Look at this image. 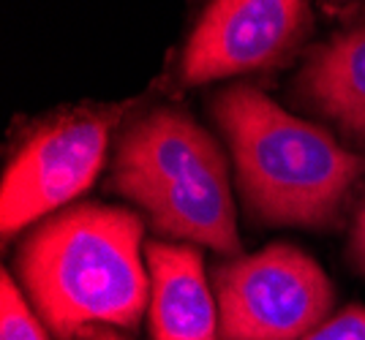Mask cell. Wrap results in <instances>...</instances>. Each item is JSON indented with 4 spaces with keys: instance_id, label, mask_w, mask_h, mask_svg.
I'll return each mask as SVG.
<instances>
[{
    "instance_id": "8992f818",
    "label": "cell",
    "mask_w": 365,
    "mask_h": 340,
    "mask_svg": "<svg viewBox=\"0 0 365 340\" xmlns=\"http://www.w3.org/2000/svg\"><path fill=\"white\" fill-rule=\"evenodd\" d=\"M308 28V0H210L182 52V82L205 85L270 68Z\"/></svg>"
},
{
    "instance_id": "8fae6325",
    "label": "cell",
    "mask_w": 365,
    "mask_h": 340,
    "mask_svg": "<svg viewBox=\"0 0 365 340\" xmlns=\"http://www.w3.org/2000/svg\"><path fill=\"white\" fill-rule=\"evenodd\" d=\"M349 259H351V264L365 275V199H363V204H360V210H357L354 226H351Z\"/></svg>"
},
{
    "instance_id": "6da1fadb",
    "label": "cell",
    "mask_w": 365,
    "mask_h": 340,
    "mask_svg": "<svg viewBox=\"0 0 365 340\" xmlns=\"http://www.w3.org/2000/svg\"><path fill=\"white\" fill-rule=\"evenodd\" d=\"M16 264L38 316L63 340L96 326L131 329L150 299L142 221L123 207L79 204L46 218Z\"/></svg>"
},
{
    "instance_id": "7a4b0ae2",
    "label": "cell",
    "mask_w": 365,
    "mask_h": 340,
    "mask_svg": "<svg viewBox=\"0 0 365 340\" xmlns=\"http://www.w3.org/2000/svg\"><path fill=\"white\" fill-rule=\"evenodd\" d=\"M248 210L273 226H333L341 201L365 169V158L341 147L273 98L235 85L213 101Z\"/></svg>"
},
{
    "instance_id": "ba28073f",
    "label": "cell",
    "mask_w": 365,
    "mask_h": 340,
    "mask_svg": "<svg viewBox=\"0 0 365 340\" xmlns=\"http://www.w3.org/2000/svg\"><path fill=\"white\" fill-rule=\"evenodd\" d=\"M300 90L319 112L365 139V28L317 49L300 77Z\"/></svg>"
},
{
    "instance_id": "5b68a950",
    "label": "cell",
    "mask_w": 365,
    "mask_h": 340,
    "mask_svg": "<svg viewBox=\"0 0 365 340\" xmlns=\"http://www.w3.org/2000/svg\"><path fill=\"white\" fill-rule=\"evenodd\" d=\"M107 144L109 120L101 115H74L41 128L3 174V240L88 191L104 166Z\"/></svg>"
},
{
    "instance_id": "52a82bcc",
    "label": "cell",
    "mask_w": 365,
    "mask_h": 340,
    "mask_svg": "<svg viewBox=\"0 0 365 340\" xmlns=\"http://www.w3.org/2000/svg\"><path fill=\"white\" fill-rule=\"evenodd\" d=\"M153 340H221L218 299H213L202 253L191 245L148 243Z\"/></svg>"
},
{
    "instance_id": "3957f363",
    "label": "cell",
    "mask_w": 365,
    "mask_h": 340,
    "mask_svg": "<svg viewBox=\"0 0 365 340\" xmlns=\"http://www.w3.org/2000/svg\"><path fill=\"white\" fill-rule=\"evenodd\" d=\"M112 186L148 213L158 234L240 256L227 158L188 115L158 109L139 120L118 147Z\"/></svg>"
},
{
    "instance_id": "7c38bea8",
    "label": "cell",
    "mask_w": 365,
    "mask_h": 340,
    "mask_svg": "<svg viewBox=\"0 0 365 340\" xmlns=\"http://www.w3.org/2000/svg\"><path fill=\"white\" fill-rule=\"evenodd\" d=\"M85 340H125V338L118 335L115 329H109V326H96V329H91V332L85 335Z\"/></svg>"
},
{
    "instance_id": "277c9868",
    "label": "cell",
    "mask_w": 365,
    "mask_h": 340,
    "mask_svg": "<svg viewBox=\"0 0 365 340\" xmlns=\"http://www.w3.org/2000/svg\"><path fill=\"white\" fill-rule=\"evenodd\" d=\"M221 340H303L333 310V283L300 248L275 243L215 270Z\"/></svg>"
},
{
    "instance_id": "9c48e42d",
    "label": "cell",
    "mask_w": 365,
    "mask_h": 340,
    "mask_svg": "<svg viewBox=\"0 0 365 340\" xmlns=\"http://www.w3.org/2000/svg\"><path fill=\"white\" fill-rule=\"evenodd\" d=\"M0 340H49L9 272H3L0 280Z\"/></svg>"
},
{
    "instance_id": "30bf717a",
    "label": "cell",
    "mask_w": 365,
    "mask_h": 340,
    "mask_svg": "<svg viewBox=\"0 0 365 340\" xmlns=\"http://www.w3.org/2000/svg\"><path fill=\"white\" fill-rule=\"evenodd\" d=\"M303 340H365V308H346L327 319Z\"/></svg>"
}]
</instances>
